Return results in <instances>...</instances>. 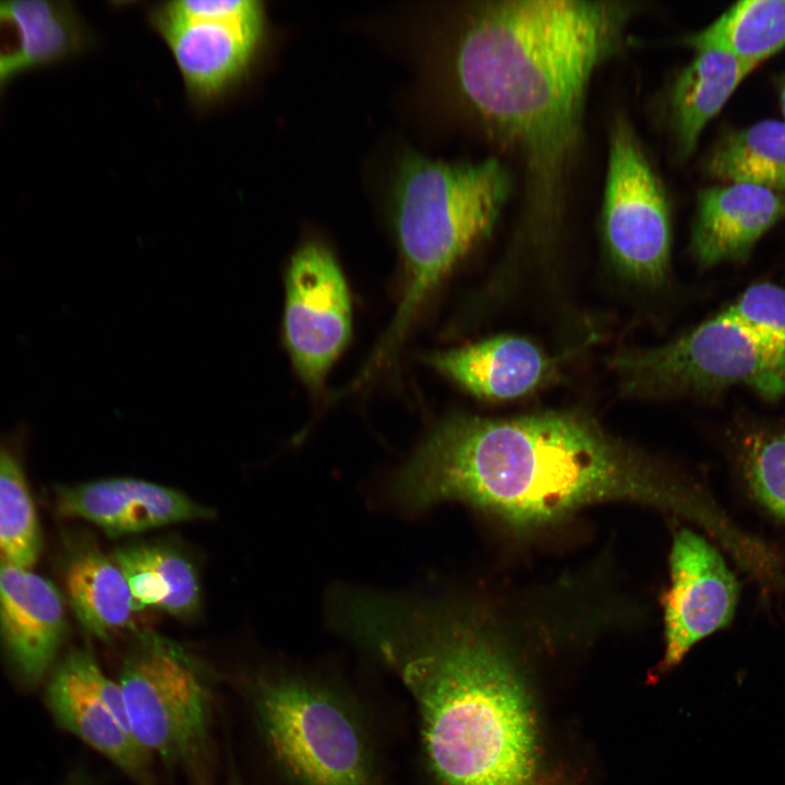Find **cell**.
<instances>
[{"mask_svg": "<svg viewBox=\"0 0 785 785\" xmlns=\"http://www.w3.org/2000/svg\"><path fill=\"white\" fill-rule=\"evenodd\" d=\"M425 361L467 392L485 400L514 399L533 391L552 366L539 347L517 336L434 352Z\"/></svg>", "mask_w": 785, "mask_h": 785, "instance_id": "cell-16", "label": "cell"}, {"mask_svg": "<svg viewBox=\"0 0 785 785\" xmlns=\"http://www.w3.org/2000/svg\"><path fill=\"white\" fill-rule=\"evenodd\" d=\"M394 492L411 509L460 500L521 530L606 502L652 506L708 528L715 520L685 480L569 411L448 418L398 473Z\"/></svg>", "mask_w": 785, "mask_h": 785, "instance_id": "cell-1", "label": "cell"}, {"mask_svg": "<svg viewBox=\"0 0 785 785\" xmlns=\"http://www.w3.org/2000/svg\"><path fill=\"white\" fill-rule=\"evenodd\" d=\"M681 41L695 50L725 49L757 68L785 49V0L738 1L705 28L685 36Z\"/></svg>", "mask_w": 785, "mask_h": 785, "instance_id": "cell-22", "label": "cell"}, {"mask_svg": "<svg viewBox=\"0 0 785 785\" xmlns=\"http://www.w3.org/2000/svg\"><path fill=\"white\" fill-rule=\"evenodd\" d=\"M668 589L662 596L664 655L652 672L657 679L678 665L691 648L733 618L739 584L720 552L691 529L673 539Z\"/></svg>", "mask_w": 785, "mask_h": 785, "instance_id": "cell-12", "label": "cell"}, {"mask_svg": "<svg viewBox=\"0 0 785 785\" xmlns=\"http://www.w3.org/2000/svg\"><path fill=\"white\" fill-rule=\"evenodd\" d=\"M10 7L24 35L29 70L76 57L94 44V34L70 1L16 0Z\"/></svg>", "mask_w": 785, "mask_h": 785, "instance_id": "cell-23", "label": "cell"}, {"mask_svg": "<svg viewBox=\"0 0 785 785\" xmlns=\"http://www.w3.org/2000/svg\"><path fill=\"white\" fill-rule=\"evenodd\" d=\"M46 702L56 721L119 768L135 785H157L153 758L132 732L118 681L93 653L70 651L51 671Z\"/></svg>", "mask_w": 785, "mask_h": 785, "instance_id": "cell-11", "label": "cell"}, {"mask_svg": "<svg viewBox=\"0 0 785 785\" xmlns=\"http://www.w3.org/2000/svg\"><path fill=\"white\" fill-rule=\"evenodd\" d=\"M602 227L623 270L647 283L664 279L672 242L668 200L633 128L621 117L609 132Z\"/></svg>", "mask_w": 785, "mask_h": 785, "instance_id": "cell-9", "label": "cell"}, {"mask_svg": "<svg viewBox=\"0 0 785 785\" xmlns=\"http://www.w3.org/2000/svg\"><path fill=\"white\" fill-rule=\"evenodd\" d=\"M118 684L141 747L192 785H212L215 688L182 644L150 629L135 632Z\"/></svg>", "mask_w": 785, "mask_h": 785, "instance_id": "cell-6", "label": "cell"}, {"mask_svg": "<svg viewBox=\"0 0 785 785\" xmlns=\"http://www.w3.org/2000/svg\"><path fill=\"white\" fill-rule=\"evenodd\" d=\"M282 342L292 366L311 392H318L351 335L346 278L322 244L305 242L285 271Z\"/></svg>", "mask_w": 785, "mask_h": 785, "instance_id": "cell-10", "label": "cell"}, {"mask_svg": "<svg viewBox=\"0 0 785 785\" xmlns=\"http://www.w3.org/2000/svg\"><path fill=\"white\" fill-rule=\"evenodd\" d=\"M262 741L292 785H383L355 709L319 680L263 672L245 685Z\"/></svg>", "mask_w": 785, "mask_h": 785, "instance_id": "cell-5", "label": "cell"}, {"mask_svg": "<svg viewBox=\"0 0 785 785\" xmlns=\"http://www.w3.org/2000/svg\"><path fill=\"white\" fill-rule=\"evenodd\" d=\"M193 105L209 107L253 76L267 36L259 0H172L148 9Z\"/></svg>", "mask_w": 785, "mask_h": 785, "instance_id": "cell-8", "label": "cell"}, {"mask_svg": "<svg viewBox=\"0 0 785 785\" xmlns=\"http://www.w3.org/2000/svg\"><path fill=\"white\" fill-rule=\"evenodd\" d=\"M512 189L496 158L449 162L408 153L394 186V219L406 286L364 372L392 353L430 293L493 230Z\"/></svg>", "mask_w": 785, "mask_h": 785, "instance_id": "cell-4", "label": "cell"}, {"mask_svg": "<svg viewBox=\"0 0 785 785\" xmlns=\"http://www.w3.org/2000/svg\"><path fill=\"white\" fill-rule=\"evenodd\" d=\"M28 70L20 23L12 12L10 1H0V96L12 78Z\"/></svg>", "mask_w": 785, "mask_h": 785, "instance_id": "cell-26", "label": "cell"}, {"mask_svg": "<svg viewBox=\"0 0 785 785\" xmlns=\"http://www.w3.org/2000/svg\"><path fill=\"white\" fill-rule=\"evenodd\" d=\"M52 505L58 517L92 522L112 538L215 516L181 491L137 479L58 485Z\"/></svg>", "mask_w": 785, "mask_h": 785, "instance_id": "cell-14", "label": "cell"}, {"mask_svg": "<svg viewBox=\"0 0 785 785\" xmlns=\"http://www.w3.org/2000/svg\"><path fill=\"white\" fill-rule=\"evenodd\" d=\"M366 647L411 695L431 785H554L526 679L486 616L394 600Z\"/></svg>", "mask_w": 785, "mask_h": 785, "instance_id": "cell-2", "label": "cell"}, {"mask_svg": "<svg viewBox=\"0 0 785 785\" xmlns=\"http://www.w3.org/2000/svg\"><path fill=\"white\" fill-rule=\"evenodd\" d=\"M65 599L48 578L0 559V644L21 680L36 685L65 639Z\"/></svg>", "mask_w": 785, "mask_h": 785, "instance_id": "cell-13", "label": "cell"}, {"mask_svg": "<svg viewBox=\"0 0 785 785\" xmlns=\"http://www.w3.org/2000/svg\"><path fill=\"white\" fill-rule=\"evenodd\" d=\"M62 550L64 599L81 626L102 641L134 630L137 611L111 556L85 536H68Z\"/></svg>", "mask_w": 785, "mask_h": 785, "instance_id": "cell-17", "label": "cell"}, {"mask_svg": "<svg viewBox=\"0 0 785 785\" xmlns=\"http://www.w3.org/2000/svg\"><path fill=\"white\" fill-rule=\"evenodd\" d=\"M783 218L785 193L748 183L705 188L697 195L691 252L704 266L745 261Z\"/></svg>", "mask_w": 785, "mask_h": 785, "instance_id": "cell-15", "label": "cell"}, {"mask_svg": "<svg viewBox=\"0 0 785 785\" xmlns=\"http://www.w3.org/2000/svg\"><path fill=\"white\" fill-rule=\"evenodd\" d=\"M742 476L752 497L785 522V428L751 427L738 445Z\"/></svg>", "mask_w": 785, "mask_h": 785, "instance_id": "cell-24", "label": "cell"}, {"mask_svg": "<svg viewBox=\"0 0 785 785\" xmlns=\"http://www.w3.org/2000/svg\"><path fill=\"white\" fill-rule=\"evenodd\" d=\"M777 92L780 106L784 118L783 121L785 122V72L777 78Z\"/></svg>", "mask_w": 785, "mask_h": 785, "instance_id": "cell-27", "label": "cell"}, {"mask_svg": "<svg viewBox=\"0 0 785 785\" xmlns=\"http://www.w3.org/2000/svg\"><path fill=\"white\" fill-rule=\"evenodd\" d=\"M722 312L759 337L785 348V288L769 282L750 286Z\"/></svg>", "mask_w": 785, "mask_h": 785, "instance_id": "cell-25", "label": "cell"}, {"mask_svg": "<svg viewBox=\"0 0 785 785\" xmlns=\"http://www.w3.org/2000/svg\"><path fill=\"white\" fill-rule=\"evenodd\" d=\"M229 785H242V784L240 783V781H239L238 778L233 777V778L230 781Z\"/></svg>", "mask_w": 785, "mask_h": 785, "instance_id": "cell-28", "label": "cell"}, {"mask_svg": "<svg viewBox=\"0 0 785 785\" xmlns=\"http://www.w3.org/2000/svg\"><path fill=\"white\" fill-rule=\"evenodd\" d=\"M614 366L633 392L710 395L745 385L769 401L785 396V348L723 312L661 347L619 355Z\"/></svg>", "mask_w": 785, "mask_h": 785, "instance_id": "cell-7", "label": "cell"}, {"mask_svg": "<svg viewBox=\"0 0 785 785\" xmlns=\"http://www.w3.org/2000/svg\"><path fill=\"white\" fill-rule=\"evenodd\" d=\"M638 3L503 0L480 5L456 55V76L479 117L522 155L530 201L560 206L595 71L623 47Z\"/></svg>", "mask_w": 785, "mask_h": 785, "instance_id": "cell-3", "label": "cell"}, {"mask_svg": "<svg viewBox=\"0 0 785 785\" xmlns=\"http://www.w3.org/2000/svg\"><path fill=\"white\" fill-rule=\"evenodd\" d=\"M706 173L785 193V122L763 120L725 133L711 149Z\"/></svg>", "mask_w": 785, "mask_h": 785, "instance_id": "cell-21", "label": "cell"}, {"mask_svg": "<svg viewBox=\"0 0 785 785\" xmlns=\"http://www.w3.org/2000/svg\"><path fill=\"white\" fill-rule=\"evenodd\" d=\"M26 437L25 426L0 434V559L33 568L43 534L25 473Z\"/></svg>", "mask_w": 785, "mask_h": 785, "instance_id": "cell-20", "label": "cell"}, {"mask_svg": "<svg viewBox=\"0 0 785 785\" xmlns=\"http://www.w3.org/2000/svg\"><path fill=\"white\" fill-rule=\"evenodd\" d=\"M695 51L693 59L674 80L667 97L669 123L679 159L690 157L705 125L756 69L718 47Z\"/></svg>", "mask_w": 785, "mask_h": 785, "instance_id": "cell-18", "label": "cell"}, {"mask_svg": "<svg viewBox=\"0 0 785 785\" xmlns=\"http://www.w3.org/2000/svg\"><path fill=\"white\" fill-rule=\"evenodd\" d=\"M111 558L125 578L137 612L157 608L182 619L200 612L197 573L180 552L160 544L135 543L116 548Z\"/></svg>", "mask_w": 785, "mask_h": 785, "instance_id": "cell-19", "label": "cell"}]
</instances>
